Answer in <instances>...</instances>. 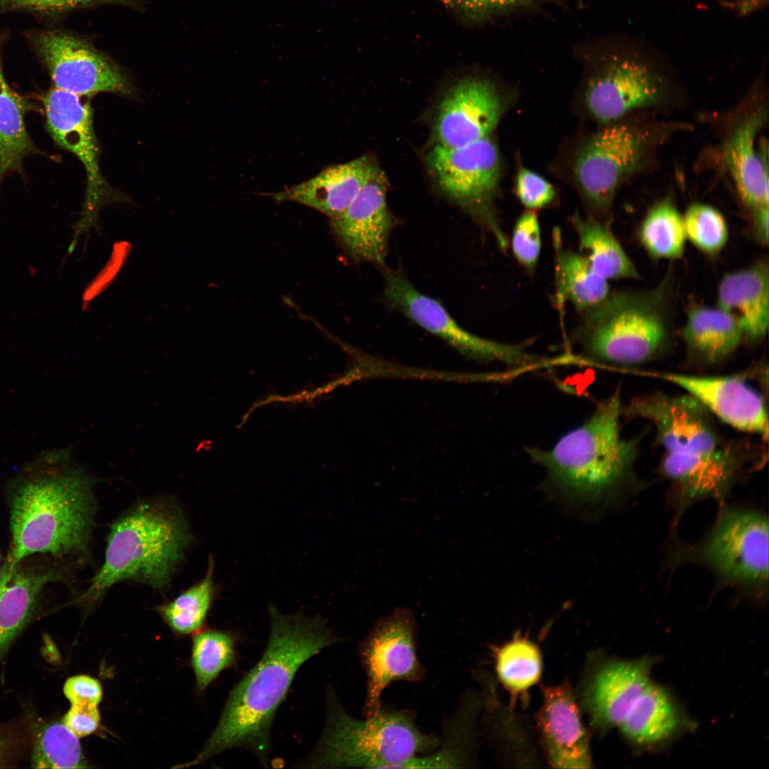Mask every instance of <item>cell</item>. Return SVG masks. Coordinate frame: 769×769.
Masks as SVG:
<instances>
[{
  "label": "cell",
  "mask_w": 769,
  "mask_h": 769,
  "mask_svg": "<svg viewBox=\"0 0 769 769\" xmlns=\"http://www.w3.org/2000/svg\"><path fill=\"white\" fill-rule=\"evenodd\" d=\"M510 245L517 261L528 271H534L542 245L539 220L535 211L527 210L518 218Z\"/></svg>",
  "instance_id": "37"
},
{
  "label": "cell",
  "mask_w": 769,
  "mask_h": 769,
  "mask_svg": "<svg viewBox=\"0 0 769 769\" xmlns=\"http://www.w3.org/2000/svg\"><path fill=\"white\" fill-rule=\"evenodd\" d=\"M63 693L70 703L90 702L99 704L103 689L98 680L86 675L70 677L63 686Z\"/></svg>",
  "instance_id": "41"
},
{
  "label": "cell",
  "mask_w": 769,
  "mask_h": 769,
  "mask_svg": "<svg viewBox=\"0 0 769 769\" xmlns=\"http://www.w3.org/2000/svg\"><path fill=\"white\" fill-rule=\"evenodd\" d=\"M182 513L161 501L141 503L117 519L108 535L104 562L75 602L95 604L124 580L167 587L192 542Z\"/></svg>",
  "instance_id": "5"
},
{
  "label": "cell",
  "mask_w": 769,
  "mask_h": 769,
  "mask_svg": "<svg viewBox=\"0 0 769 769\" xmlns=\"http://www.w3.org/2000/svg\"><path fill=\"white\" fill-rule=\"evenodd\" d=\"M671 280L667 274L649 289L610 292L582 312L573 338L585 360L627 366L660 352L671 333Z\"/></svg>",
  "instance_id": "7"
},
{
  "label": "cell",
  "mask_w": 769,
  "mask_h": 769,
  "mask_svg": "<svg viewBox=\"0 0 769 769\" xmlns=\"http://www.w3.org/2000/svg\"><path fill=\"white\" fill-rule=\"evenodd\" d=\"M109 0H0V6H11L39 11H62Z\"/></svg>",
  "instance_id": "42"
},
{
  "label": "cell",
  "mask_w": 769,
  "mask_h": 769,
  "mask_svg": "<svg viewBox=\"0 0 769 769\" xmlns=\"http://www.w3.org/2000/svg\"><path fill=\"white\" fill-rule=\"evenodd\" d=\"M691 725L674 696L651 681L618 728L634 748L650 750L671 742Z\"/></svg>",
  "instance_id": "23"
},
{
  "label": "cell",
  "mask_w": 769,
  "mask_h": 769,
  "mask_svg": "<svg viewBox=\"0 0 769 769\" xmlns=\"http://www.w3.org/2000/svg\"><path fill=\"white\" fill-rule=\"evenodd\" d=\"M652 142L649 130L624 119L600 125L580 141L568 166L587 214L610 221L617 189L638 169Z\"/></svg>",
  "instance_id": "9"
},
{
  "label": "cell",
  "mask_w": 769,
  "mask_h": 769,
  "mask_svg": "<svg viewBox=\"0 0 769 769\" xmlns=\"http://www.w3.org/2000/svg\"><path fill=\"white\" fill-rule=\"evenodd\" d=\"M383 295L390 307L468 357L518 368L542 362L522 346L488 340L464 329L439 300L419 291L399 271H386Z\"/></svg>",
  "instance_id": "13"
},
{
  "label": "cell",
  "mask_w": 769,
  "mask_h": 769,
  "mask_svg": "<svg viewBox=\"0 0 769 769\" xmlns=\"http://www.w3.org/2000/svg\"><path fill=\"white\" fill-rule=\"evenodd\" d=\"M16 743L14 736L0 728V768H5L9 763Z\"/></svg>",
  "instance_id": "44"
},
{
  "label": "cell",
  "mask_w": 769,
  "mask_h": 769,
  "mask_svg": "<svg viewBox=\"0 0 769 769\" xmlns=\"http://www.w3.org/2000/svg\"><path fill=\"white\" fill-rule=\"evenodd\" d=\"M37 47L55 88L80 97L99 93L130 95L132 85L120 68L87 43L66 33H46Z\"/></svg>",
  "instance_id": "16"
},
{
  "label": "cell",
  "mask_w": 769,
  "mask_h": 769,
  "mask_svg": "<svg viewBox=\"0 0 769 769\" xmlns=\"http://www.w3.org/2000/svg\"><path fill=\"white\" fill-rule=\"evenodd\" d=\"M429 170L440 189L492 235L502 251L509 241L496 214L503 176L498 146L491 137L456 147L435 145L427 154Z\"/></svg>",
  "instance_id": "10"
},
{
  "label": "cell",
  "mask_w": 769,
  "mask_h": 769,
  "mask_svg": "<svg viewBox=\"0 0 769 769\" xmlns=\"http://www.w3.org/2000/svg\"><path fill=\"white\" fill-rule=\"evenodd\" d=\"M26 105L9 87L0 63V180L35 151L24 124Z\"/></svg>",
  "instance_id": "29"
},
{
  "label": "cell",
  "mask_w": 769,
  "mask_h": 769,
  "mask_svg": "<svg viewBox=\"0 0 769 769\" xmlns=\"http://www.w3.org/2000/svg\"><path fill=\"white\" fill-rule=\"evenodd\" d=\"M762 111L743 118L724 147V162L741 200L753 210L768 206L769 184L766 155L759 153L756 136L765 120Z\"/></svg>",
  "instance_id": "25"
},
{
  "label": "cell",
  "mask_w": 769,
  "mask_h": 769,
  "mask_svg": "<svg viewBox=\"0 0 769 769\" xmlns=\"http://www.w3.org/2000/svg\"><path fill=\"white\" fill-rule=\"evenodd\" d=\"M622 414L649 422L663 450L659 469L669 492L686 501L719 497L735 483L741 460L720 438L711 414L688 394L634 398Z\"/></svg>",
  "instance_id": "4"
},
{
  "label": "cell",
  "mask_w": 769,
  "mask_h": 769,
  "mask_svg": "<svg viewBox=\"0 0 769 769\" xmlns=\"http://www.w3.org/2000/svg\"><path fill=\"white\" fill-rule=\"evenodd\" d=\"M717 302L738 323L744 339H762L769 322L768 264L758 262L726 274L718 286Z\"/></svg>",
  "instance_id": "24"
},
{
  "label": "cell",
  "mask_w": 769,
  "mask_h": 769,
  "mask_svg": "<svg viewBox=\"0 0 769 769\" xmlns=\"http://www.w3.org/2000/svg\"><path fill=\"white\" fill-rule=\"evenodd\" d=\"M46 125L53 140L74 154L83 164L87 189L79 220L74 226L72 244L90 230H99L98 213L106 204L122 199L101 174L99 148L93 127V110L88 102L72 93L53 88L46 95Z\"/></svg>",
  "instance_id": "11"
},
{
  "label": "cell",
  "mask_w": 769,
  "mask_h": 769,
  "mask_svg": "<svg viewBox=\"0 0 769 769\" xmlns=\"http://www.w3.org/2000/svg\"><path fill=\"white\" fill-rule=\"evenodd\" d=\"M387 179L375 165L349 206L331 219L330 227L344 251L354 261L384 263L394 219L387 204Z\"/></svg>",
  "instance_id": "17"
},
{
  "label": "cell",
  "mask_w": 769,
  "mask_h": 769,
  "mask_svg": "<svg viewBox=\"0 0 769 769\" xmlns=\"http://www.w3.org/2000/svg\"><path fill=\"white\" fill-rule=\"evenodd\" d=\"M686 239L699 251L713 255L721 251L728 239V228L722 214L702 203L690 205L683 216Z\"/></svg>",
  "instance_id": "36"
},
{
  "label": "cell",
  "mask_w": 769,
  "mask_h": 769,
  "mask_svg": "<svg viewBox=\"0 0 769 769\" xmlns=\"http://www.w3.org/2000/svg\"><path fill=\"white\" fill-rule=\"evenodd\" d=\"M515 193L520 203L530 211L545 208L556 198L553 186L538 173L520 166L515 179Z\"/></svg>",
  "instance_id": "38"
},
{
  "label": "cell",
  "mask_w": 769,
  "mask_h": 769,
  "mask_svg": "<svg viewBox=\"0 0 769 769\" xmlns=\"http://www.w3.org/2000/svg\"><path fill=\"white\" fill-rule=\"evenodd\" d=\"M466 708V707H465ZM463 706L454 714L444 728V741L431 753L417 756L403 764L401 768H457L469 761L471 724L469 713Z\"/></svg>",
  "instance_id": "34"
},
{
  "label": "cell",
  "mask_w": 769,
  "mask_h": 769,
  "mask_svg": "<svg viewBox=\"0 0 769 769\" xmlns=\"http://www.w3.org/2000/svg\"><path fill=\"white\" fill-rule=\"evenodd\" d=\"M654 657L612 659L602 664L589 679L582 695L593 726L600 729L619 726L633 703L652 681Z\"/></svg>",
  "instance_id": "19"
},
{
  "label": "cell",
  "mask_w": 769,
  "mask_h": 769,
  "mask_svg": "<svg viewBox=\"0 0 769 769\" xmlns=\"http://www.w3.org/2000/svg\"><path fill=\"white\" fill-rule=\"evenodd\" d=\"M28 556L0 575V660L28 622L43 588L63 580L56 560Z\"/></svg>",
  "instance_id": "21"
},
{
  "label": "cell",
  "mask_w": 769,
  "mask_h": 769,
  "mask_svg": "<svg viewBox=\"0 0 769 769\" xmlns=\"http://www.w3.org/2000/svg\"><path fill=\"white\" fill-rule=\"evenodd\" d=\"M538 725L548 759L553 768H589V739L567 684L546 687Z\"/></svg>",
  "instance_id": "20"
},
{
  "label": "cell",
  "mask_w": 769,
  "mask_h": 769,
  "mask_svg": "<svg viewBox=\"0 0 769 769\" xmlns=\"http://www.w3.org/2000/svg\"><path fill=\"white\" fill-rule=\"evenodd\" d=\"M690 353L707 363L729 357L744 339L738 323L716 307L694 305L687 313L681 331Z\"/></svg>",
  "instance_id": "26"
},
{
  "label": "cell",
  "mask_w": 769,
  "mask_h": 769,
  "mask_svg": "<svg viewBox=\"0 0 769 769\" xmlns=\"http://www.w3.org/2000/svg\"><path fill=\"white\" fill-rule=\"evenodd\" d=\"M0 563H1V556H0ZM1 568L0 567V575H1Z\"/></svg>",
  "instance_id": "45"
},
{
  "label": "cell",
  "mask_w": 769,
  "mask_h": 769,
  "mask_svg": "<svg viewBox=\"0 0 769 769\" xmlns=\"http://www.w3.org/2000/svg\"><path fill=\"white\" fill-rule=\"evenodd\" d=\"M70 708L63 717V722L78 737L94 733L100 724L98 704L90 702L70 703Z\"/></svg>",
  "instance_id": "40"
},
{
  "label": "cell",
  "mask_w": 769,
  "mask_h": 769,
  "mask_svg": "<svg viewBox=\"0 0 769 769\" xmlns=\"http://www.w3.org/2000/svg\"><path fill=\"white\" fill-rule=\"evenodd\" d=\"M34 768H85L79 738L62 721L44 726L35 739Z\"/></svg>",
  "instance_id": "32"
},
{
  "label": "cell",
  "mask_w": 769,
  "mask_h": 769,
  "mask_svg": "<svg viewBox=\"0 0 769 769\" xmlns=\"http://www.w3.org/2000/svg\"><path fill=\"white\" fill-rule=\"evenodd\" d=\"M69 463L67 450L47 452L12 487L11 545L1 570H11L31 555L58 560L85 552L93 514L94 480Z\"/></svg>",
  "instance_id": "2"
},
{
  "label": "cell",
  "mask_w": 769,
  "mask_h": 769,
  "mask_svg": "<svg viewBox=\"0 0 769 769\" xmlns=\"http://www.w3.org/2000/svg\"><path fill=\"white\" fill-rule=\"evenodd\" d=\"M271 629L264 652L230 692L216 726L195 758L179 767L203 763L236 748L253 753L266 765L275 715L299 669L336 643L338 637L320 617L285 615L269 608Z\"/></svg>",
  "instance_id": "1"
},
{
  "label": "cell",
  "mask_w": 769,
  "mask_h": 769,
  "mask_svg": "<svg viewBox=\"0 0 769 769\" xmlns=\"http://www.w3.org/2000/svg\"><path fill=\"white\" fill-rule=\"evenodd\" d=\"M769 209L763 206L753 210L754 230L758 240L764 245L768 244Z\"/></svg>",
  "instance_id": "43"
},
{
  "label": "cell",
  "mask_w": 769,
  "mask_h": 769,
  "mask_svg": "<svg viewBox=\"0 0 769 769\" xmlns=\"http://www.w3.org/2000/svg\"><path fill=\"white\" fill-rule=\"evenodd\" d=\"M639 239L650 256L674 259L682 256L686 236L683 216L668 197L653 205L644 217Z\"/></svg>",
  "instance_id": "30"
},
{
  "label": "cell",
  "mask_w": 769,
  "mask_h": 769,
  "mask_svg": "<svg viewBox=\"0 0 769 769\" xmlns=\"http://www.w3.org/2000/svg\"><path fill=\"white\" fill-rule=\"evenodd\" d=\"M451 11L469 21L483 20L530 0H441Z\"/></svg>",
  "instance_id": "39"
},
{
  "label": "cell",
  "mask_w": 769,
  "mask_h": 769,
  "mask_svg": "<svg viewBox=\"0 0 769 769\" xmlns=\"http://www.w3.org/2000/svg\"><path fill=\"white\" fill-rule=\"evenodd\" d=\"M496 668L501 681L508 690L514 693L525 691L540 678V652L528 639L516 638L497 651Z\"/></svg>",
  "instance_id": "31"
},
{
  "label": "cell",
  "mask_w": 769,
  "mask_h": 769,
  "mask_svg": "<svg viewBox=\"0 0 769 769\" xmlns=\"http://www.w3.org/2000/svg\"><path fill=\"white\" fill-rule=\"evenodd\" d=\"M721 507L705 538L694 545H677L674 558L701 564L722 584L763 600L768 592V518L755 510Z\"/></svg>",
  "instance_id": "8"
},
{
  "label": "cell",
  "mask_w": 769,
  "mask_h": 769,
  "mask_svg": "<svg viewBox=\"0 0 769 769\" xmlns=\"http://www.w3.org/2000/svg\"><path fill=\"white\" fill-rule=\"evenodd\" d=\"M554 234L556 303L562 308L570 302L582 313L607 296V280L595 273L580 253L563 249L558 233Z\"/></svg>",
  "instance_id": "28"
},
{
  "label": "cell",
  "mask_w": 769,
  "mask_h": 769,
  "mask_svg": "<svg viewBox=\"0 0 769 769\" xmlns=\"http://www.w3.org/2000/svg\"><path fill=\"white\" fill-rule=\"evenodd\" d=\"M375 165L370 157L363 155L329 166L303 182L266 195L278 203H298L333 219L349 206Z\"/></svg>",
  "instance_id": "22"
},
{
  "label": "cell",
  "mask_w": 769,
  "mask_h": 769,
  "mask_svg": "<svg viewBox=\"0 0 769 769\" xmlns=\"http://www.w3.org/2000/svg\"><path fill=\"white\" fill-rule=\"evenodd\" d=\"M236 661L235 640L229 632L207 630L193 639L192 664L197 687L204 690Z\"/></svg>",
  "instance_id": "35"
},
{
  "label": "cell",
  "mask_w": 769,
  "mask_h": 769,
  "mask_svg": "<svg viewBox=\"0 0 769 769\" xmlns=\"http://www.w3.org/2000/svg\"><path fill=\"white\" fill-rule=\"evenodd\" d=\"M441 740L422 733L409 710L380 706L365 720L352 716L335 693L327 696L325 726L318 744L297 767L400 768L414 758L434 751Z\"/></svg>",
  "instance_id": "6"
},
{
  "label": "cell",
  "mask_w": 769,
  "mask_h": 769,
  "mask_svg": "<svg viewBox=\"0 0 769 769\" xmlns=\"http://www.w3.org/2000/svg\"><path fill=\"white\" fill-rule=\"evenodd\" d=\"M511 102L508 93L490 79L459 80L439 105L433 128L436 145L456 147L491 136Z\"/></svg>",
  "instance_id": "15"
},
{
  "label": "cell",
  "mask_w": 769,
  "mask_h": 769,
  "mask_svg": "<svg viewBox=\"0 0 769 769\" xmlns=\"http://www.w3.org/2000/svg\"><path fill=\"white\" fill-rule=\"evenodd\" d=\"M696 399L711 414L746 433L768 438L765 400L740 376H706L666 372L659 375Z\"/></svg>",
  "instance_id": "18"
},
{
  "label": "cell",
  "mask_w": 769,
  "mask_h": 769,
  "mask_svg": "<svg viewBox=\"0 0 769 769\" xmlns=\"http://www.w3.org/2000/svg\"><path fill=\"white\" fill-rule=\"evenodd\" d=\"M214 591L213 563L210 559L204 577L172 601L161 605L159 611L175 632L191 634L203 624L213 600Z\"/></svg>",
  "instance_id": "33"
},
{
  "label": "cell",
  "mask_w": 769,
  "mask_h": 769,
  "mask_svg": "<svg viewBox=\"0 0 769 769\" xmlns=\"http://www.w3.org/2000/svg\"><path fill=\"white\" fill-rule=\"evenodd\" d=\"M647 53L644 45L638 43L629 53L614 56L587 79L580 98L591 120L602 125L661 103L664 78Z\"/></svg>",
  "instance_id": "12"
},
{
  "label": "cell",
  "mask_w": 769,
  "mask_h": 769,
  "mask_svg": "<svg viewBox=\"0 0 769 769\" xmlns=\"http://www.w3.org/2000/svg\"><path fill=\"white\" fill-rule=\"evenodd\" d=\"M570 224L578 239L579 253L595 273L606 280L638 279L639 273L610 229L609 222L589 214L575 213Z\"/></svg>",
  "instance_id": "27"
},
{
  "label": "cell",
  "mask_w": 769,
  "mask_h": 769,
  "mask_svg": "<svg viewBox=\"0 0 769 769\" xmlns=\"http://www.w3.org/2000/svg\"><path fill=\"white\" fill-rule=\"evenodd\" d=\"M622 409L617 389L552 448H525L531 460L545 469L548 486L567 503L603 508L637 485L634 467L640 437L622 436Z\"/></svg>",
  "instance_id": "3"
},
{
  "label": "cell",
  "mask_w": 769,
  "mask_h": 769,
  "mask_svg": "<svg viewBox=\"0 0 769 769\" xmlns=\"http://www.w3.org/2000/svg\"><path fill=\"white\" fill-rule=\"evenodd\" d=\"M416 621L407 608L399 607L378 619L360 646V657L366 671V717L380 708V696L392 682L419 681L424 674L417 655Z\"/></svg>",
  "instance_id": "14"
}]
</instances>
